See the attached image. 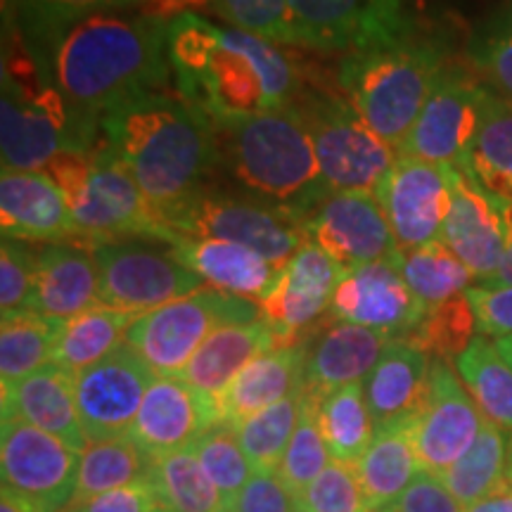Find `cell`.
<instances>
[{"mask_svg": "<svg viewBox=\"0 0 512 512\" xmlns=\"http://www.w3.org/2000/svg\"><path fill=\"white\" fill-rule=\"evenodd\" d=\"M5 17L50 86L95 119L169 83L166 22L140 8L60 19H19L5 10Z\"/></svg>", "mask_w": 512, "mask_h": 512, "instance_id": "6da1fadb", "label": "cell"}, {"mask_svg": "<svg viewBox=\"0 0 512 512\" xmlns=\"http://www.w3.org/2000/svg\"><path fill=\"white\" fill-rule=\"evenodd\" d=\"M166 55L178 95L211 121L290 107L306 86L283 46L192 12L166 22Z\"/></svg>", "mask_w": 512, "mask_h": 512, "instance_id": "7a4b0ae2", "label": "cell"}, {"mask_svg": "<svg viewBox=\"0 0 512 512\" xmlns=\"http://www.w3.org/2000/svg\"><path fill=\"white\" fill-rule=\"evenodd\" d=\"M100 136L159 211L207 185L219 166L211 119L169 91L145 93L105 114Z\"/></svg>", "mask_w": 512, "mask_h": 512, "instance_id": "3957f363", "label": "cell"}, {"mask_svg": "<svg viewBox=\"0 0 512 512\" xmlns=\"http://www.w3.org/2000/svg\"><path fill=\"white\" fill-rule=\"evenodd\" d=\"M211 126L219 169L238 185V192L299 223L330 195L297 105L211 121Z\"/></svg>", "mask_w": 512, "mask_h": 512, "instance_id": "277c9868", "label": "cell"}, {"mask_svg": "<svg viewBox=\"0 0 512 512\" xmlns=\"http://www.w3.org/2000/svg\"><path fill=\"white\" fill-rule=\"evenodd\" d=\"M448 62L444 43L413 31L394 46L342 57L337 83L363 121L399 152Z\"/></svg>", "mask_w": 512, "mask_h": 512, "instance_id": "5b68a950", "label": "cell"}, {"mask_svg": "<svg viewBox=\"0 0 512 512\" xmlns=\"http://www.w3.org/2000/svg\"><path fill=\"white\" fill-rule=\"evenodd\" d=\"M100 119L83 114L43 76L31 86L3 81L0 98V157L3 169L41 171L62 152L93 150Z\"/></svg>", "mask_w": 512, "mask_h": 512, "instance_id": "8992f818", "label": "cell"}, {"mask_svg": "<svg viewBox=\"0 0 512 512\" xmlns=\"http://www.w3.org/2000/svg\"><path fill=\"white\" fill-rule=\"evenodd\" d=\"M169 233L200 240H226L264 254L285 266L306 242L302 223L283 211L252 200L245 192L202 185L174 207L159 211ZM166 240V242H169Z\"/></svg>", "mask_w": 512, "mask_h": 512, "instance_id": "52a82bcc", "label": "cell"}, {"mask_svg": "<svg viewBox=\"0 0 512 512\" xmlns=\"http://www.w3.org/2000/svg\"><path fill=\"white\" fill-rule=\"evenodd\" d=\"M309 128L330 192H375L399 152L363 121L347 95L306 88L294 102Z\"/></svg>", "mask_w": 512, "mask_h": 512, "instance_id": "ba28073f", "label": "cell"}, {"mask_svg": "<svg viewBox=\"0 0 512 512\" xmlns=\"http://www.w3.org/2000/svg\"><path fill=\"white\" fill-rule=\"evenodd\" d=\"M259 318V302L204 285L188 297L138 316L126 332V344L155 375H181L216 330Z\"/></svg>", "mask_w": 512, "mask_h": 512, "instance_id": "9c48e42d", "label": "cell"}, {"mask_svg": "<svg viewBox=\"0 0 512 512\" xmlns=\"http://www.w3.org/2000/svg\"><path fill=\"white\" fill-rule=\"evenodd\" d=\"M79 238L86 242L145 238L169 240L162 214L138 188L112 150L100 143L91 150L86 171L64 192Z\"/></svg>", "mask_w": 512, "mask_h": 512, "instance_id": "30bf717a", "label": "cell"}, {"mask_svg": "<svg viewBox=\"0 0 512 512\" xmlns=\"http://www.w3.org/2000/svg\"><path fill=\"white\" fill-rule=\"evenodd\" d=\"M88 245L98 266L100 304L110 309L143 316L204 287L164 242L126 238Z\"/></svg>", "mask_w": 512, "mask_h": 512, "instance_id": "8fae6325", "label": "cell"}, {"mask_svg": "<svg viewBox=\"0 0 512 512\" xmlns=\"http://www.w3.org/2000/svg\"><path fill=\"white\" fill-rule=\"evenodd\" d=\"M294 46L342 57L403 41L415 31L408 0H290Z\"/></svg>", "mask_w": 512, "mask_h": 512, "instance_id": "7c38bea8", "label": "cell"}, {"mask_svg": "<svg viewBox=\"0 0 512 512\" xmlns=\"http://www.w3.org/2000/svg\"><path fill=\"white\" fill-rule=\"evenodd\" d=\"M81 453L19 418H3V489L29 512H64L74 503Z\"/></svg>", "mask_w": 512, "mask_h": 512, "instance_id": "4fadbf2b", "label": "cell"}, {"mask_svg": "<svg viewBox=\"0 0 512 512\" xmlns=\"http://www.w3.org/2000/svg\"><path fill=\"white\" fill-rule=\"evenodd\" d=\"M486 95L489 88L472 64L448 62L399 155L458 169L479 131Z\"/></svg>", "mask_w": 512, "mask_h": 512, "instance_id": "5bb4252c", "label": "cell"}, {"mask_svg": "<svg viewBox=\"0 0 512 512\" xmlns=\"http://www.w3.org/2000/svg\"><path fill=\"white\" fill-rule=\"evenodd\" d=\"M456 166L399 155L375 188L399 249H413L441 238L453 202Z\"/></svg>", "mask_w": 512, "mask_h": 512, "instance_id": "9a60e30c", "label": "cell"}, {"mask_svg": "<svg viewBox=\"0 0 512 512\" xmlns=\"http://www.w3.org/2000/svg\"><path fill=\"white\" fill-rule=\"evenodd\" d=\"M486 418L458 373L446 361H432L430 394L411 420V439L420 472L441 477L470 451Z\"/></svg>", "mask_w": 512, "mask_h": 512, "instance_id": "2e32d148", "label": "cell"}, {"mask_svg": "<svg viewBox=\"0 0 512 512\" xmlns=\"http://www.w3.org/2000/svg\"><path fill=\"white\" fill-rule=\"evenodd\" d=\"M155 377L128 344L74 375L76 406L88 444L128 437Z\"/></svg>", "mask_w": 512, "mask_h": 512, "instance_id": "e0dca14e", "label": "cell"}, {"mask_svg": "<svg viewBox=\"0 0 512 512\" xmlns=\"http://www.w3.org/2000/svg\"><path fill=\"white\" fill-rule=\"evenodd\" d=\"M302 226L306 240L323 249L344 271L375 264L399 252L373 192H330Z\"/></svg>", "mask_w": 512, "mask_h": 512, "instance_id": "ac0fdd59", "label": "cell"}, {"mask_svg": "<svg viewBox=\"0 0 512 512\" xmlns=\"http://www.w3.org/2000/svg\"><path fill=\"white\" fill-rule=\"evenodd\" d=\"M342 275L344 268L309 240L280 268L271 290L259 299L261 318L278 332L280 347L299 344L297 339L330 311Z\"/></svg>", "mask_w": 512, "mask_h": 512, "instance_id": "d6986e66", "label": "cell"}, {"mask_svg": "<svg viewBox=\"0 0 512 512\" xmlns=\"http://www.w3.org/2000/svg\"><path fill=\"white\" fill-rule=\"evenodd\" d=\"M425 313L427 306L401 278L394 256L344 271L330 306L335 320L380 330L389 337H406Z\"/></svg>", "mask_w": 512, "mask_h": 512, "instance_id": "ffe728a7", "label": "cell"}, {"mask_svg": "<svg viewBox=\"0 0 512 512\" xmlns=\"http://www.w3.org/2000/svg\"><path fill=\"white\" fill-rule=\"evenodd\" d=\"M216 403L192 389L178 375H157L147 389L128 439H133L152 460L190 448L209 427H214Z\"/></svg>", "mask_w": 512, "mask_h": 512, "instance_id": "44dd1931", "label": "cell"}, {"mask_svg": "<svg viewBox=\"0 0 512 512\" xmlns=\"http://www.w3.org/2000/svg\"><path fill=\"white\" fill-rule=\"evenodd\" d=\"M439 240L470 268L479 285L494 278L508 249L496 200L460 169L453 174V202Z\"/></svg>", "mask_w": 512, "mask_h": 512, "instance_id": "7402d4cb", "label": "cell"}, {"mask_svg": "<svg viewBox=\"0 0 512 512\" xmlns=\"http://www.w3.org/2000/svg\"><path fill=\"white\" fill-rule=\"evenodd\" d=\"M0 230L22 242H69L79 238L62 190L43 171L3 169L0 174Z\"/></svg>", "mask_w": 512, "mask_h": 512, "instance_id": "603a6c76", "label": "cell"}, {"mask_svg": "<svg viewBox=\"0 0 512 512\" xmlns=\"http://www.w3.org/2000/svg\"><path fill=\"white\" fill-rule=\"evenodd\" d=\"M389 339L394 337L342 320L325 325L306 342L304 394L318 401L335 389L363 382L380 361Z\"/></svg>", "mask_w": 512, "mask_h": 512, "instance_id": "cb8c5ba5", "label": "cell"}, {"mask_svg": "<svg viewBox=\"0 0 512 512\" xmlns=\"http://www.w3.org/2000/svg\"><path fill=\"white\" fill-rule=\"evenodd\" d=\"M100 306L98 266L91 245L81 242H50L38 249L36 285L29 311L69 320Z\"/></svg>", "mask_w": 512, "mask_h": 512, "instance_id": "d4e9b609", "label": "cell"}, {"mask_svg": "<svg viewBox=\"0 0 512 512\" xmlns=\"http://www.w3.org/2000/svg\"><path fill=\"white\" fill-rule=\"evenodd\" d=\"M3 418H19L83 453L88 446L76 406L74 375L55 363L24 380L3 384Z\"/></svg>", "mask_w": 512, "mask_h": 512, "instance_id": "484cf974", "label": "cell"}, {"mask_svg": "<svg viewBox=\"0 0 512 512\" xmlns=\"http://www.w3.org/2000/svg\"><path fill=\"white\" fill-rule=\"evenodd\" d=\"M306 342L266 351L254 358L216 399V418L221 425L238 427L266 411L273 403L304 389Z\"/></svg>", "mask_w": 512, "mask_h": 512, "instance_id": "4316f807", "label": "cell"}, {"mask_svg": "<svg viewBox=\"0 0 512 512\" xmlns=\"http://www.w3.org/2000/svg\"><path fill=\"white\" fill-rule=\"evenodd\" d=\"M432 358L403 337L389 339L380 361L363 380V394L377 427L411 420L430 394Z\"/></svg>", "mask_w": 512, "mask_h": 512, "instance_id": "83f0119b", "label": "cell"}, {"mask_svg": "<svg viewBox=\"0 0 512 512\" xmlns=\"http://www.w3.org/2000/svg\"><path fill=\"white\" fill-rule=\"evenodd\" d=\"M166 245L190 271L204 280V285L216 290L238 294V297L259 302L278 278L280 268L245 245L226 240H200L174 235Z\"/></svg>", "mask_w": 512, "mask_h": 512, "instance_id": "f1b7e54d", "label": "cell"}, {"mask_svg": "<svg viewBox=\"0 0 512 512\" xmlns=\"http://www.w3.org/2000/svg\"><path fill=\"white\" fill-rule=\"evenodd\" d=\"M273 349H280L278 332L264 318L254 320V323L226 325V328L216 330L197 349V354L190 358V363L178 377H183L192 389H197L202 396L216 403V399L228 389V384L254 358Z\"/></svg>", "mask_w": 512, "mask_h": 512, "instance_id": "f546056e", "label": "cell"}, {"mask_svg": "<svg viewBox=\"0 0 512 512\" xmlns=\"http://www.w3.org/2000/svg\"><path fill=\"white\" fill-rule=\"evenodd\" d=\"M411 420L377 427L363 458L354 465L373 512L399 498L420 475L411 439Z\"/></svg>", "mask_w": 512, "mask_h": 512, "instance_id": "4dcf8cb0", "label": "cell"}, {"mask_svg": "<svg viewBox=\"0 0 512 512\" xmlns=\"http://www.w3.org/2000/svg\"><path fill=\"white\" fill-rule=\"evenodd\" d=\"M467 178L494 200H512V100L491 91L486 95L479 131L465 162L458 166Z\"/></svg>", "mask_w": 512, "mask_h": 512, "instance_id": "1f68e13d", "label": "cell"}, {"mask_svg": "<svg viewBox=\"0 0 512 512\" xmlns=\"http://www.w3.org/2000/svg\"><path fill=\"white\" fill-rule=\"evenodd\" d=\"M138 316L100 304L79 316L64 320L55 344L53 363L67 373L79 375L126 344V332Z\"/></svg>", "mask_w": 512, "mask_h": 512, "instance_id": "d6a6232c", "label": "cell"}, {"mask_svg": "<svg viewBox=\"0 0 512 512\" xmlns=\"http://www.w3.org/2000/svg\"><path fill=\"white\" fill-rule=\"evenodd\" d=\"M456 373L484 418L512 432V366L496 342L477 335L456 358Z\"/></svg>", "mask_w": 512, "mask_h": 512, "instance_id": "836d02e7", "label": "cell"}, {"mask_svg": "<svg viewBox=\"0 0 512 512\" xmlns=\"http://www.w3.org/2000/svg\"><path fill=\"white\" fill-rule=\"evenodd\" d=\"M505 430L486 420L482 432L470 451L458 460L451 470L439 479L456 496L463 508L486 501V498L505 494L512 486L505 477V458H508V439Z\"/></svg>", "mask_w": 512, "mask_h": 512, "instance_id": "e575fe53", "label": "cell"}, {"mask_svg": "<svg viewBox=\"0 0 512 512\" xmlns=\"http://www.w3.org/2000/svg\"><path fill=\"white\" fill-rule=\"evenodd\" d=\"M313 406L332 460L356 465L375 437V420L363 394V382L335 389L318 401L313 399Z\"/></svg>", "mask_w": 512, "mask_h": 512, "instance_id": "d590c367", "label": "cell"}, {"mask_svg": "<svg viewBox=\"0 0 512 512\" xmlns=\"http://www.w3.org/2000/svg\"><path fill=\"white\" fill-rule=\"evenodd\" d=\"M64 320L22 311L0 323V384H12L53 363Z\"/></svg>", "mask_w": 512, "mask_h": 512, "instance_id": "8d00e7d4", "label": "cell"}, {"mask_svg": "<svg viewBox=\"0 0 512 512\" xmlns=\"http://www.w3.org/2000/svg\"><path fill=\"white\" fill-rule=\"evenodd\" d=\"M394 264L401 278L427 309L470 290L475 275L441 240L413 249H399Z\"/></svg>", "mask_w": 512, "mask_h": 512, "instance_id": "74e56055", "label": "cell"}, {"mask_svg": "<svg viewBox=\"0 0 512 512\" xmlns=\"http://www.w3.org/2000/svg\"><path fill=\"white\" fill-rule=\"evenodd\" d=\"M147 484L152 486L162 508L174 512H226V498L204 472L192 446L152 460Z\"/></svg>", "mask_w": 512, "mask_h": 512, "instance_id": "f35d334b", "label": "cell"}, {"mask_svg": "<svg viewBox=\"0 0 512 512\" xmlns=\"http://www.w3.org/2000/svg\"><path fill=\"white\" fill-rule=\"evenodd\" d=\"M152 458L133 439H110L88 444L81 453L79 484L74 501H83L105 491L147 482Z\"/></svg>", "mask_w": 512, "mask_h": 512, "instance_id": "ab89813d", "label": "cell"}, {"mask_svg": "<svg viewBox=\"0 0 512 512\" xmlns=\"http://www.w3.org/2000/svg\"><path fill=\"white\" fill-rule=\"evenodd\" d=\"M304 411V389L273 403L266 411L235 427L238 441L254 472H278L292 434L297 430Z\"/></svg>", "mask_w": 512, "mask_h": 512, "instance_id": "60d3db41", "label": "cell"}, {"mask_svg": "<svg viewBox=\"0 0 512 512\" xmlns=\"http://www.w3.org/2000/svg\"><path fill=\"white\" fill-rule=\"evenodd\" d=\"M477 318L470 299L465 294L448 299L444 304L427 309L425 318L413 332H408L406 342L427 354L432 361H456L477 335Z\"/></svg>", "mask_w": 512, "mask_h": 512, "instance_id": "b9f144b4", "label": "cell"}, {"mask_svg": "<svg viewBox=\"0 0 512 512\" xmlns=\"http://www.w3.org/2000/svg\"><path fill=\"white\" fill-rule=\"evenodd\" d=\"M332 463L330 448L320 434L316 420V406L311 396L304 394V411L299 418L297 430L292 434L283 460L278 465V475L294 496H302L309 486L320 477V472Z\"/></svg>", "mask_w": 512, "mask_h": 512, "instance_id": "7bdbcfd3", "label": "cell"}, {"mask_svg": "<svg viewBox=\"0 0 512 512\" xmlns=\"http://www.w3.org/2000/svg\"><path fill=\"white\" fill-rule=\"evenodd\" d=\"M192 451H195L197 460H200L211 482L216 484V489L221 491V496L226 498V503L230 498L238 496L242 486L254 475L252 465H249L238 441V434H235L233 427L221 425V422L209 427L192 444Z\"/></svg>", "mask_w": 512, "mask_h": 512, "instance_id": "ee69618b", "label": "cell"}, {"mask_svg": "<svg viewBox=\"0 0 512 512\" xmlns=\"http://www.w3.org/2000/svg\"><path fill=\"white\" fill-rule=\"evenodd\" d=\"M470 64L491 88H496V93L512 100V0L475 31Z\"/></svg>", "mask_w": 512, "mask_h": 512, "instance_id": "f6af8a7d", "label": "cell"}, {"mask_svg": "<svg viewBox=\"0 0 512 512\" xmlns=\"http://www.w3.org/2000/svg\"><path fill=\"white\" fill-rule=\"evenodd\" d=\"M233 29L294 46L290 0H211V10Z\"/></svg>", "mask_w": 512, "mask_h": 512, "instance_id": "bcb514c9", "label": "cell"}, {"mask_svg": "<svg viewBox=\"0 0 512 512\" xmlns=\"http://www.w3.org/2000/svg\"><path fill=\"white\" fill-rule=\"evenodd\" d=\"M297 508L299 512H373L358 482L356 467L337 460H332L297 498Z\"/></svg>", "mask_w": 512, "mask_h": 512, "instance_id": "7dc6e473", "label": "cell"}, {"mask_svg": "<svg viewBox=\"0 0 512 512\" xmlns=\"http://www.w3.org/2000/svg\"><path fill=\"white\" fill-rule=\"evenodd\" d=\"M38 252L29 242L3 238L0 242V311L3 316L29 311L36 285Z\"/></svg>", "mask_w": 512, "mask_h": 512, "instance_id": "c3c4849f", "label": "cell"}, {"mask_svg": "<svg viewBox=\"0 0 512 512\" xmlns=\"http://www.w3.org/2000/svg\"><path fill=\"white\" fill-rule=\"evenodd\" d=\"M226 512H299L297 496L275 472H254L240 494L226 503Z\"/></svg>", "mask_w": 512, "mask_h": 512, "instance_id": "681fc988", "label": "cell"}, {"mask_svg": "<svg viewBox=\"0 0 512 512\" xmlns=\"http://www.w3.org/2000/svg\"><path fill=\"white\" fill-rule=\"evenodd\" d=\"M145 0H10L5 10L19 19H60L91 15L102 10L140 8Z\"/></svg>", "mask_w": 512, "mask_h": 512, "instance_id": "f907efd6", "label": "cell"}, {"mask_svg": "<svg viewBox=\"0 0 512 512\" xmlns=\"http://www.w3.org/2000/svg\"><path fill=\"white\" fill-rule=\"evenodd\" d=\"M467 299L477 318V335L494 339L512 335V287L477 285L467 290Z\"/></svg>", "mask_w": 512, "mask_h": 512, "instance_id": "816d5d0a", "label": "cell"}, {"mask_svg": "<svg viewBox=\"0 0 512 512\" xmlns=\"http://www.w3.org/2000/svg\"><path fill=\"white\" fill-rule=\"evenodd\" d=\"M377 512H465L439 477L420 472L399 498Z\"/></svg>", "mask_w": 512, "mask_h": 512, "instance_id": "f5cc1de1", "label": "cell"}, {"mask_svg": "<svg viewBox=\"0 0 512 512\" xmlns=\"http://www.w3.org/2000/svg\"><path fill=\"white\" fill-rule=\"evenodd\" d=\"M159 508H162V503H159L152 486L140 482L74 501L64 512H157Z\"/></svg>", "mask_w": 512, "mask_h": 512, "instance_id": "db71d44e", "label": "cell"}, {"mask_svg": "<svg viewBox=\"0 0 512 512\" xmlns=\"http://www.w3.org/2000/svg\"><path fill=\"white\" fill-rule=\"evenodd\" d=\"M140 10L145 15L169 22V19L190 15V12L200 15V10H211V0H145Z\"/></svg>", "mask_w": 512, "mask_h": 512, "instance_id": "11a10c76", "label": "cell"}, {"mask_svg": "<svg viewBox=\"0 0 512 512\" xmlns=\"http://www.w3.org/2000/svg\"><path fill=\"white\" fill-rule=\"evenodd\" d=\"M465 512H512V489L505 491V494L486 498V501L472 505V508H465Z\"/></svg>", "mask_w": 512, "mask_h": 512, "instance_id": "9f6ffc18", "label": "cell"}, {"mask_svg": "<svg viewBox=\"0 0 512 512\" xmlns=\"http://www.w3.org/2000/svg\"><path fill=\"white\" fill-rule=\"evenodd\" d=\"M486 287H512V242H508V249H505V256L494 273V278L486 283Z\"/></svg>", "mask_w": 512, "mask_h": 512, "instance_id": "6f0895ef", "label": "cell"}, {"mask_svg": "<svg viewBox=\"0 0 512 512\" xmlns=\"http://www.w3.org/2000/svg\"><path fill=\"white\" fill-rule=\"evenodd\" d=\"M0 512H29V510L24 508V505L19 503L10 491L3 489V494H0Z\"/></svg>", "mask_w": 512, "mask_h": 512, "instance_id": "680465c9", "label": "cell"}, {"mask_svg": "<svg viewBox=\"0 0 512 512\" xmlns=\"http://www.w3.org/2000/svg\"><path fill=\"white\" fill-rule=\"evenodd\" d=\"M494 342H496L498 351H501V354H503L505 361H508L510 366H512V335L510 337H498V339H494Z\"/></svg>", "mask_w": 512, "mask_h": 512, "instance_id": "91938a15", "label": "cell"}, {"mask_svg": "<svg viewBox=\"0 0 512 512\" xmlns=\"http://www.w3.org/2000/svg\"><path fill=\"white\" fill-rule=\"evenodd\" d=\"M505 477H508V484L512 486V432L508 437V458H505Z\"/></svg>", "mask_w": 512, "mask_h": 512, "instance_id": "94428289", "label": "cell"}, {"mask_svg": "<svg viewBox=\"0 0 512 512\" xmlns=\"http://www.w3.org/2000/svg\"><path fill=\"white\" fill-rule=\"evenodd\" d=\"M157 512H174V510H169V508H159Z\"/></svg>", "mask_w": 512, "mask_h": 512, "instance_id": "6125c7cd", "label": "cell"}]
</instances>
